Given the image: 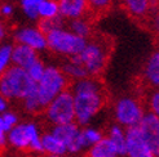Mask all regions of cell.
I'll return each instance as SVG.
<instances>
[{"instance_id":"cell-33","label":"cell","mask_w":159,"mask_h":157,"mask_svg":"<svg viewBox=\"0 0 159 157\" xmlns=\"http://www.w3.org/2000/svg\"><path fill=\"white\" fill-rule=\"evenodd\" d=\"M14 12V8L12 4L9 3H4L0 5V15H3V17H11Z\"/></svg>"},{"instance_id":"cell-36","label":"cell","mask_w":159,"mask_h":157,"mask_svg":"<svg viewBox=\"0 0 159 157\" xmlns=\"http://www.w3.org/2000/svg\"><path fill=\"white\" fill-rule=\"evenodd\" d=\"M149 2H150V4L153 5L154 9H155V8H158V6H159V0H149Z\"/></svg>"},{"instance_id":"cell-15","label":"cell","mask_w":159,"mask_h":157,"mask_svg":"<svg viewBox=\"0 0 159 157\" xmlns=\"http://www.w3.org/2000/svg\"><path fill=\"white\" fill-rule=\"evenodd\" d=\"M120 4L127 14L137 21L150 18L154 12V8L149 0H120Z\"/></svg>"},{"instance_id":"cell-19","label":"cell","mask_w":159,"mask_h":157,"mask_svg":"<svg viewBox=\"0 0 159 157\" xmlns=\"http://www.w3.org/2000/svg\"><path fill=\"white\" fill-rule=\"evenodd\" d=\"M87 152H88V157H119L115 146L107 137H104Z\"/></svg>"},{"instance_id":"cell-13","label":"cell","mask_w":159,"mask_h":157,"mask_svg":"<svg viewBox=\"0 0 159 157\" xmlns=\"http://www.w3.org/2000/svg\"><path fill=\"white\" fill-rule=\"evenodd\" d=\"M141 77L150 89H159V48L154 49L146 58Z\"/></svg>"},{"instance_id":"cell-25","label":"cell","mask_w":159,"mask_h":157,"mask_svg":"<svg viewBox=\"0 0 159 157\" xmlns=\"http://www.w3.org/2000/svg\"><path fill=\"white\" fill-rule=\"evenodd\" d=\"M12 43H2L0 44V76L12 66Z\"/></svg>"},{"instance_id":"cell-11","label":"cell","mask_w":159,"mask_h":157,"mask_svg":"<svg viewBox=\"0 0 159 157\" xmlns=\"http://www.w3.org/2000/svg\"><path fill=\"white\" fill-rule=\"evenodd\" d=\"M16 44L26 45L35 52H44L47 49L45 34L38 26H21L13 32Z\"/></svg>"},{"instance_id":"cell-16","label":"cell","mask_w":159,"mask_h":157,"mask_svg":"<svg viewBox=\"0 0 159 157\" xmlns=\"http://www.w3.org/2000/svg\"><path fill=\"white\" fill-rule=\"evenodd\" d=\"M39 58V53L22 44H13L12 50V66L26 70Z\"/></svg>"},{"instance_id":"cell-20","label":"cell","mask_w":159,"mask_h":157,"mask_svg":"<svg viewBox=\"0 0 159 157\" xmlns=\"http://www.w3.org/2000/svg\"><path fill=\"white\" fill-rule=\"evenodd\" d=\"M67 28L73 34L84 39V40H88L89 37H92V34H93L92 21L89 18H87V17H80V18L69 21V27Z\"/></svg>"},{"instance_id":"cell-5","label":"cell","mask_w":159,"mask_h":157,"mask_svg":"<svg viewBox=\"0 0 159 157\" xmlns=\"http://www.w3.org/2000/svg\"><path fill=\"white\" fill-rule=\"evenodd\" d=\"M45 37L47 49L65 58L78 57L87 44V40L76 36L65 26L51 30L45 34Z\"/></svg>"},{"instance_id":"cell-1","label":"cell","mask_w":159,"mask_h":157,"mask_svg":"<svg viewBox=\"0 0 159 157\" xmlns=\"http://www.w3.org/2000/svg\"><path fill=\"white\" fill-rule=\"evenodd\" d=\"M74 99L75 122L80 128L88 126L106 104V90L98 77L88 76L74 81L70 86Z\"/></svg>"},{"instance_id":"cell-3","label":"cell","mask_w":159,"mask_h":157,"mask_svg":"<svg viewBox=\"0 0 159 157\" xmlns=\"http://www.w3.org/2000/svg\"><path fill=\"white\" fill-rule=\"evenodd\" d=\"M35 86L26 70L16 66H11L0 76V95L8 100H23Z\"/></svg>"},{"instance_id":"cell-17","label":"cell","mask_w":159,"mask_h":157,"mask_svg":"<svg viewBox=\"0 0 159 157\" xmlns=\"http://www.w3.org/2000/svg\"><path fill=\"white\" fill-rule=\"evenodd\" d=\"M61 70L69 80H73V81H78V80H82V78L88 77V74H87L84 66L82 65L80 59L78 57L66 58V61L61 66Z\"/></svg>"},{"instance_id":"cell-28","label":"cell","mask_w":159,"mask_h":157,"mask_svg":"<svg viewBox=\"0 0 159 157\" xmlns=\"http://www.w3.org/2000/svg\"><path fill=\"white\" fill-rule=\"evenodd\" d=\"M87 4H88V12L91 11L94 14H100L110 9L113 5V0H87Z\"/></svg>"},{"instance_id":"cell-9","label":"cell","mask_w":159,"mask_h":157,"mask_svg":"<svg viewBox=\"0 0 159 157\" xmlns=\"http://www.w3.org/2000/svg\"><path fill=\"white\" fill-rule=\"evenodd\" d=\"M49 131L56 138H58L66 147L67 156H76L87 151L80 135V126L76 122L52 126Z\"/></svg>"},{"instance_id":"cell-14","label":"cell","mask_w":159,"mask_h":157,"mask_svg":"<svg viewBox=\"0 0 159 157\" xmlns=\"http://www.w3.org/2000/svg\"><path fill=\"white\" fill-rule=\"evenodd\" d=\"M57 3L62 19H76L80 17H85L88 13L87 0H57Z\"/></svg>"},{"instance_id":"cell-8","label":"cell","mask_w":159,"mask_h":157,"mask_svg":"<svg viewBox=\"0 0 159 157\" xmlns=\"http://www.w3.org/2000/svg\"><path fill=\"white\" fill-rule=\"evenodd\" d=\"M45 120L52 126L57 125L75 122V111H74V99L73 94L67 89L56 97L51 103L44 108Z\"/></svg>"},{"instance_id":"cell-6","label":"cell","mask_w":159,"mask_h":157,"mask_svg":"<svg viewBox=\"0 0 159 157\" xmlns=\"http://www.w3.org/2000/svg\"><path fill=\"white\" fill-rule=\"evenodd\" d=\"M7 142L16 150H30L36 153H43L42 133L39 125L34 121L18 122L7 133Z\"/></svg>"},{"instance_id":"cell-2","label":"cell","mask_w":159,"mask_h":157,"mask_svg":"<svg viewBox=\"0 0 159 157\" xmlns=\"http://www.w3.org/2000/svg\"><path fill=\"white\" fill-rule=\"evenodd\" d=\"M110 41L106 37L92 36L87 40L82 53L78 56L88 76L98 77L105 71L110 58Z\"/></svg>"},{"instance_id":"cell-39","label":"cell","mask_w":159,"mask_h":157,"mask_svg":"<svg viewBox=\"0 0 159 157\" xmlns=\"http://www.w3.org/2000/svg\"><path fill=\"white\" fill-rule=\"evenodd\" d=\"M113 2H114V0H113ZM119 2H120V0H119Z\"/></svg>"},{"instance_id":"cell-10","label":"cell","mask_w":159,"mask_h":157,"mask_svg":"<svg viewBox=\"0 0 159 157\" xmlns=\"http://www.w3.org/2000/svg\"><path fill=\"white\" fill-rule=\"evenodd\" d=\"M125 156L127 157H157L137 126L125 129Z\"/></svg>"},{"instance_id":"cell-7","label":"cell","mask_w":159,"mask_h":157,"mask_svg":"<svg viewBox=\"0 0 159 157\" xmlns=\"http://www.w3.org/2000/svg\"><path fill=\"white\" fill-rule=\"evenodd\" d=\"M145 107L142 102L132 95H124L115 100L113 107V113L115 124L120 125L124 129L134 128L140 124L145 115Z\"/></svg>"},{"instance_id":"cell-26","label":"cell","mask_w":159,"mask_h":157,"mask_svg":"<svg viewBox=\"0 0 159 157\" xmlns=\"http://www.w3.org/2000/svg\"><path fill=\"white\" fill-rule=\"evenodd\" d=\"M22 106H23V109L30 115H36V113H40L44 111L40 102H39V99L36 97V94H35V89L22 100Z\"/></svg>"},{"instance_id":"cell-18","label":"cell","mask_w":159,"mask_h":157,"mask_svg":"<svg viewBox=\"0 0 159 157\" xmlns=\"http://www.w3.org/2000/svg\"><path fill=\"white\" fill-rule=\"evenodd\" d=\"M42 148H43V153H47L48 156L66 155V147L51 131H45L42 134Z\"/></svg>"},{"instance_id":"cell-40","label":"cell","mask_w":159,"mask_h":157,"mask_svg":"<svg viewBox=\"0 0 159 157\" xmlns=\"http://www.w3.org/2000/svg\"><path fill=\"white\" fill-rule=\"evenodd\" d=\"M0 17H2V15H0Z\"/></svg>"},{"instance_id":"cell-21","label":"cell","mask_w":159,"mask_h":157,"mask_svg":"<svg viewBox=\"0 0 159 157\" xmlns=\"http://www.w3.org/2000/svg\"><path fill=\"white\" fill-rule=\"evenodd\" d=\"M107 138L115 146L119 157H124L125 156V129L118 124H113L109 129Z\"/></svg>"},{"instance_id":"cell-24","label":"cell","mask_w":159,"mask_h":157,"mask_svg":"<svg viewBox=\"0 0 159 157\" xmlns=\"http://www.w3.org/2000/svg\"><path fill=\"white\" fill-rule=\"evenodd\" d=\"M44 0H20V6L22 13L26 15V18L30 21H38L39 19V6Z\"/></svg>"},{"instance_id":"cell-30","label":"cell","mask_w":159,"mask_h":157,"mask_svg":"<svg viewBox=\"0 0 159 157\" xmlns=\"http://www.w3.org/2000/svg\"><path fill=\"white\" fill-rule=\"evenodd\" d=\"M0 119H2L3 126H4V129H5L7 133L9 131V130H12L16 126V125L20 122L18 115L16 113V112H13V111H11V109H9V111H7L5 113L0 115Z\"/></svg>"},{"instance_id":"cell-22","label":"cell","mask_w":159,"mask_h":157,"mask_svg":"<svg viewBox=\"0 0 159 157\" xmlns=\"http://www.w3.org/2000/svg\"><path fill=\"white\" fill-rule=\"evenodd\" d=\"M38 14L40 21H48L61 17L57 0H44L40 4V6H39Z\"/></svg>"},{"instance_id":"cell-35","label":"cell","mask_w":159,"mask_h":157,"mask_svg":"<svg viewBox=\"0 0 159 157\" xmlns=\"http://www.w3.org/2000/svg\"><path fill=\"white\" fill-rule=\"evenodd\" d=\"M5 143H7V131L3 126L2 119H0V147H3Z\"/></svg>"},{"instance_id":"cell-12","label":"cell","mask_w":159,"mask_h":157,"mask_svg":"<svg viewBox=\"0 0 159 157\" xmlns=\"http://www.w3.org/2000/svg\"><path fill=\"white\" fill-rule=\"evenodd\" d=\"M142 137L146 139V142L153 148L158 157V146H159V119L150 112H145L144 117L141 119L137 125Z\"/></svg>"},{"instance_id":"cell-23","label":"cell","mask_w":159,"mask_h":157,"mask_svg":"<svg viewBox=\"0 0 159 157\" xmlns=\"http://www.w3.org/2000/svg\"><path fill=\"white\" fill-rule=\"evenodd\" d=\"M80 135H82L83 143H84V146L87 148V151H88L92 146L98 143L100 140L104 138L102 131L100 129H97V128H94V126H91V125L80 128Z\"/></svg>"},{"instance_id":"cell-32","label":"cell","mask_w":159,"mask_h":157,"mask_svg":"<svg viewBox=\"0 0 159 157\" xmlns=\"http://www.w3.org/2000/svg\"><path fill=\"white\" fill-rule=\"evenodd\" d=\"M150 27H152L153 32L157 35L159 40V6L155 8L152 15H150Z\"/></svg>"},{"instance_id":"cell-38","label":"cell","mask_w":159,"mask_h":157,"mask_svg":"<svg viewBox=\"0 0 159 157\" xmlns=\"http://www.w3.org/2000/svg\"><path fill=\"white\" fill-rule=\"evenodd\" d=\"M158 157H159V146H158Z\"/></svg>"},{"instance_id":"cell-34","label":"cell","mask_w":159,"mask_h":157,"mask_svg":"<svg viewBox=\"0 0 159 157\" xmlns=\"http://www.w3.org/2000/svg\"><path fill=\"white\" fill-rule=\"evenodd\" d=\"M7 111H9V100L0 95V115L5 113Z\"/></svg>"},{"instance_id":"cell-27","label":"cell","mask_w":159,"mask_h":157,"mask_svg":"<svg viewBox=\"0 0 159 157\" xmlns=\"http://www.w3.org/2000/svg\"><path fill=\"white\" fill-rule=\"evenodd\" d=\"M45 67H47V65L44 63V62H43L40 58H39V59L35 61L29 68H26V72H27V75L30 76L31 80H33V81L36 84V83L42 78V76H43V74H44V71H45Z\"/></svg>"},{"instance_id":"cell-29","label":"cell","mask_w":159,"mask_h":157,"mask_svg":"<svg viewBox=\"0 0 159 157\" xmlns=\"http://www.w3.org/2000/svg\"><path fill=\"white\" fill-rule=\"evenodd\" d=\"M146 104L150 113H153L159 119V89H152L148 95Z\"/></svg>"},{"instance_id":"cell-4","label":"cell","mask_w":159,"mask_h":157,"mask_svg":"<svg viewBox=\"0 0 159 157\" xmlns=\"http://www.w3.org/2000/svg\"><path fill=\"white\" fill-rule=\"evenodd\" d=\"M70 80L62 72L61 67L49 65L45 67L42 78L36 83L35 94L43 109L62 91L69 89Z\"/></svg>"},{"instance_id":"cell-37","label":"cell","mask_w":159,"mask_h":157,"mask_svg":"<svg viewBox=\"0 0 159 157\" xmlns=\"http://www.w3.org/2000/svg\"><path fill=\"white\" fill-rule=\"evenodd\" d=\"M48 157H70L67 155H62V156H48Z\"/></svg>"},{"instance_id":"cell-31","label":"cell","mask_w":159,"mask_h":157,"mask_svg":"<svg viewBox=\"0 0 159 157\" xmlns=\"http://www.w3.org/2000/svg\"><path fill=\"white\" fill-rule=\"evenodd\" d=\"M61 26H63V22H62L61 17L54 18V19H48V21H40V22H39V25H38V27L40 28L44 34L49 32V31L53 30V28L61 27Z\"/></svg>"}]
</instances>
